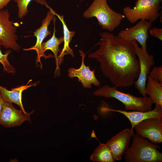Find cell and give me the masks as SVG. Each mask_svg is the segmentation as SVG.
<instances>
[{
  "mask_svg": "<svg viewBox=\"0 0 162 162\" xmlns=\"http://www.w3.org/2000/svg\"><path fill=\"white\" fill-rule=\"evenodd\" d=\"M83 16L87 19L95 17L103 29L110 32L117 28L125 17L124 15L112 9L107 4V0H94L84 12Z\"/></svg>",
  "mask_w": 162,
  "mask_h": 162,
  "instance_id": "cell-4",
  "label": "cell"
},
{
  "mask_svg": "<svg viewBox=\"0 0 162 162\" xmlns=\"http://www.w3.org/2000/svg\"><path fill=\"white\" fill-rule=\"evenodd\" d=\"M162 0H137L133 8L127 6L122 12L126 19L131 24L139 20H145L152 22L162 15L160 11Z\"/></svg>",
  "mask_w": 162,
  "mask_h": 162,
  "instance_id": "cell-5",
  "label": "cell"
},
{
  "mask_svg": "<svg viewBox=\"0 0 162 162\" xmlns=\"http://www.w3.org/2000/svg\"><path fill=\"white\" fill-rule=\"evenodd\" d=\"M133 142L124 153L126 162H161L162 153L157 148L160 147L150 142L136 134H134Z\"/></svg>",
  "mask_w": 162,
  "mask_h": 162,
  "instance_id": "cell-2",
  "label": "cell"
},
{
  "mask_svg": "<svg viewBox=\"0 0 162 162\" xmlns=\"http://www.w3.org/2000/svg\"><path fill=\"white\" fill-rule=\"evenodd\" d=\"M99 48L88 57L96 59L100 70L114 86L129 87L134 84L140 73V64L131 42L113 33H100Z\"/></svg>",
  "mask_w": 162,
  "mask_h": 162,
  "instance_id": "cell-1",
  "label": "cell"
},
{
  "mask_svg": "<svg viewBox=\"0 0 162 162\" xmlns=\"http://www.w3.org/2000/svg\"><path fill=\"white\" fill-rule=\"evenodd\" d=\"M152 25V22L149 21L141 20L134 26L121 30L118 36L128 41L136 40L140 43L141 47L146 51L147 41L149 37L148 31Z\"/></svg>",
  "mask_w": 162,
  "mask_h": 162,
  "instance_id": "cell-8",
  "label": "cell"
},
{
  "mask_svg": "<svg viewBox=\"0 0 162 162\" xmlns=\"http://www.w3.org/2000/svg\"><path fill=\"white\" fill-rule=\"evenodd\" d=\"M150 35L160 40H162V28L154 27L149 30Z\"/></svg>",
  "mask_w": 162,
  "mask_h": 162,
  "instance_id": "cell-23",
  "label": "cell"
},
{
  "mask_svg": "<svg viewBox=\"0 0 162 162\" xmlns=\"http://www.w3.org/2000/svg\"><path fill=\"white\" fill-rule=\"evenodd\" d=\"M32 81V80H30L26 85L20 86L12 88L11 90H8L0 85V94L6 102L16 104L20 109L25 112L22 102V93L24 90L32 86H36L38 83L36 82L29 84Z\"/></svg>",
  "mask_w": 162,
  "mask_h": 162,
  "instance_id": "cell-15",
  "label": "cell"
},
{
  "mask_svg": "<svg viewBox=\"0 0 162 162\" xmlns=\"http://www.w3.org/2000/svg\"><path fill=\"white\" fill-rule=\"evenodd\" d=\"M145 93L149 96L153 104L162 106V83L149 75L147 77Z\"/></svg>",
  "mask_w": 162,
  "mask_h": 162,
  "instance_id": "cell-18",
  "label": "cell"
},
{
  "mask_svg": "<svg viewBox=\"0 0 162 162\" xmlns=\"http://www.w3.org/2000/svg\"><path fill=\"white\" fill-rule=\"evenodd\" d=\"M55 14L60 20L63 27L64 46L58 57V63L60 65L63 61L65 55L69 54L73 57L75 56L74 51L69 46V44L74 36L75 32L74 31H71L69 30L64 20V16L61 15L56 13H55Z\"/></svg>",
  "mask_w": 162,
  "mask_h": 162,
  "instance_id": "cell-17",
  "label": "cell"
},
{
  "mask_svg": "<svg viewBox=\"0 0 162 162\" xmlns=\"http://www.w3.org/2000/svg\"><path fill=\"white\" fill-rule=\"evenodd\" d=\"M56 18L55 16L54 17L53 20L54 24V30L52 35L51 38L45 42H43L41 45V52L42 54L46 56L45 54V52L47 50H51L54 54V57L55 59L56 68L55 74L58 75L60 74V65L58 61V53L61 52L59 48L60 44L63 42V37L59 38H56L55 35L56 31L55 28V22Z\"/></svg>",
  "mask_w": 162,
  "mask_h": 162,
  "instance_id": "cell-16",
  "label": "cell"
},
{
  "mask_svg": "<svg viewBox=\"0 0 162 162\" xmlns=\"http://www.w3.org/2000/svg\"><path fill=\"white\" fill-rule=\"evenodd\" d=\"M136 134L155 143L162 142V118L144 120L135 126Z\"/></svg>",
  "mask_w": 162,
  "mask_h": 162,
  "instance_id": "cell-10",
  "label": "cell"
},
{
  "mask_svg": "<svg viewBox=\"0 0 162 162\" xmlns=\"http://www.w3.org/2000/svg\"><path fill=\"white\" fill-rule=\"evenodd\" d=\"M1 44L0 43V63L2 65L4 70L7 73L10 74H14L16 70L15 68L10 63L8 58L10 51L8 50L4 54L2 53L1 50Z\"/></svg>",
  "mask_w": 162,
  "mask_h": 162,
  "instance_id": "cell-20",
  "label": "cell"
},
{
  "mask_svg": "<svg viewBox=\"0 0 162 162\" xmlns=\"http://www.w3.org/2000/svg\"><path fill=\"white\" fill-rule=\"evenodd\" d=\"M10 14L7 9L0 10V43L6 49L19 51L20 46L17 42L16 27L14 21L10 20Z\"/></svg>",
  "mask_w": 162,
  "mask_h": 162,
  "instance_id": "cell-7",
  "label": "cell"
},
{
  "mask_svg": "<svg viewBox=\"0 0 162 162\" xmlns=\"http://www.w3.org/2000/svg\"><path fill=\"white\" fill-rule=\"evenodd\" d=\"M46 6L49 8V10L47 12L46 17L43 20L41 26L33 32L34 36H35L37 39L35 45L31 47L23 49L25 51L34 50L36 51L37 55L36 63L37 64L38 62L40 63L41 69L42 68V64L40 61L41 57H44L46 59L53 56V55H44L41 52V45L43 40L47 36L51 35V31H49L48 26L55 16V13H56L48 5Z\"/></svg>",
  "mask_w": 162,
  "mask_h": 162,
  "instance_id": "cell-11",
  "label": "cell"
},
{
  "mask_svg": "<svg viewBox=\"0 0 162 162\" xmlns=\"http://www.w3.org/2000/svg\"><path fill=\"white\" fill-rule=\"evenodd\" d=\"M12 0H0V10L7 6L9 2ZM16 2L18 0H14Z\"/></svg>",
  "mask_w": 162,
  "mask_h": 162,
  "instance_id": "cell-24",
  "label": "cell"
},
{
  "mask_svg": "<svg viewBox=\"0 0 162 162\" xmlns=\"http://www.w3.org/2000/svg\"><path fill=\"white\" fill-rule=\"evenodd\" d=\"M130 42L135 47V53L140 64V74L134 84L142 97H145L146 96L145 89L147 77L151 68L155 64L154 56L149 54L147 50H144L139 47L136 40Z\"/></svg>",
  "mask_w": 162,
  "mask_h": 162,
  "instance_id": "cell-6",
  "label": "cell"
},
{
  "mask_svg": "<svg viewBox=\"0 0 162 162\" xmlns=\"http://www.w3.org/2000/svg\"><path fill=\"white\" fill-rule=\"evenodd\" d=\"M79 52L82 57L81 65L78 68L72 67L69 68L68 70V76L70 78L77 77L83 87L86 88H91L92 84L99 86L100 82L95 76V69L91 70L89 66L85 65L84 61L86 54L81 50H79Z\"/></svg>",
  "mask_w": 162,
  "mask_h": 162,
  "instance_id": "cell-13",
  "label": "cell"
},
{
  "mask_svg": "<svg viewBox=\"0 0 162 162\" xmlns=\"http://www.w3.org/2000/svg\"><path fill=\"white\" fill-rule=\"evenodd\" d=\"M6 102L0 94V113L3 110Z\"/></svg>",
  "mask_w": 162,
  "mask_h": 162,
  "instance_id": "cell-25",
  "label": "cell"
},
{
  "mask_svg": "<svg viewBox=\"0 0 162 162\" xmlns=\"http://www.w3.org/2000/svg\"><path fill=\"white\" fill-rule=\"evenodd\" d=\"M93 94L95 96L115 98L124 105L126 111L146 112L152 109L153 103L149 96L136 97L130 93L121 92L114 86L104 85L94 92Z\"/></svg>",
  "mask_w": 162,
  "mask_h": 162,
  "instance_id": "cell-3",
  "label": "cell"
},
{
  "mask_svg": "<svg viewBox=\"0 0 162 162\" xmlns=\"http://www.w3.org/2000/svg\"><path fill=\"white\" fill-rule=\"evenodd\" d=\"M34 112L33 110L28 113L17 110L12 103L6 102L0 113V124L6 128H12L20 126L26 121L31 122L30 115Z\"/></svg>",
  "mask_w": 162,
  "mask_h": 162,
  "instance_id": "cell-9",
  "label": "cell"
},
{
  "mask_svg": "<svg viewBox=\"0 0 162 162\" xmlns=\"http://www.w3.org/2000/svg\"><path fill=\"white\" fill-rule=\"evenodd\" d=\"M90 160L94 162H114L110 151L106 144L100 143L91 155Z\"/></svg>",
  "mask_w": 162,
  "mask_h": 162,
  "instance_id": "cell-19",
  "label": "cell"
},
{
  "mask_svg": "<svg viewBox=\"0 0 162 162\" xmlns=\"http://www.w3.org/2000/svg\"><path fill=\"white\" fill-rule=\"evenodd\" d=\"M134 134L131 128L125 129L112 136L106 142L115 161L122 159L129 147L130 140Z\"/></svg>",
  "mask_w": 162,
  "mask_h": 162,
  "instance_id": "cell-12",
  "label": "cell"
},
{
  "mask_svg": "<svg viewBox=\"0 0 162 162\" xmlns=\"http://www.w3.org/2000/svg\"><path fill=\"white\" fill-rule=\"evenodd\" d=\"M32 0H18L16 2L18 11V16L22 19L27 15L28 13V7Z\"/></svg>",
  "mask_w": 162,
  "mask_h": 162,
  "instance_id": "cell-21",
  "label": "cell"
},
{
  "mask_svg": "<svg viewBox=\"0 0 162 162\" xmlns=\"http://www.w3.org/2000/svg\"><path fill=\"white\" fill-rule=\"evenodd\" d=\"M149 76L152 78L162 83V67L156 66L153 68L149 73Z\"/></svg>",
  "mask_w": 162,
  "mask_h": 162,
  "instance_id": "cell-22",
  "label": "cell"
},
{
  "mask_svg": "<svg viewBox=\"0 0 162 162\" xmlns=\"http://www.w3.org/2000/svg\"><path fill=\"white\" fill-rule=\"evenodd\" d=\"M106 110L117 112L124 115L130 121L131 125V129L133 131L135 125L144 120L149 118H162V106L158 104H155V108L154 110L146 112L128 111L109 108H106Z\"/></svg>",
  "mask_w": 162,
  "mask_h": 162,
  "instance_id": "cell-14",
  "label": "cell"
}]
</instances>
